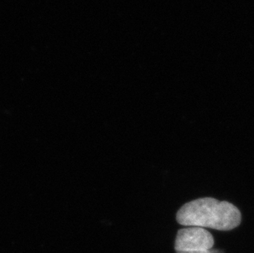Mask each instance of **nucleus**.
<instances>
[{"mask_svg":"<svg viewBox=\"0 0 254 253\" xmlns=\"http://www.w3.org/2000/svg\"><path fill=\"white\" fill-rule=\"evenodd\" d=\"M176 220L184 226L229 231L240 225L241 212L229 201L204 197L183 205L178 211Z\"/></svg>","mask_w":254,"mask_h":253,"instance_id":"1","label":"nucleus"},{"mask_svg":"<svg viewBox=\"0 0 254 253\" xmlns=\"http://www.w3.org/2000/svg\"><path fill=\"white\" fill-rule=\"evenodd\" d=\"M214 238L206 229L200 227H188L180 229L175 239L176 252L196 253L211 250L213 248Z\"/></svg>","mask_w":254,"mask_h":253,"instance_id":"2","label":"nucleus"},{"mask_svg":"<svg viewBox=\"0 0 254 253\" xmlns=\"http://www.w3.org/2000/svg\"><path fill=\"white\" fill-rule=\"evenodd\" d=\"M177 253H224L223 252L219 250V249H211L207 251L196 252V253H185V252H176Z\"/></svg>","mask_w":254,"mask_h":253,"instance_id":"3","label":"nucleus"}]
</instances>
